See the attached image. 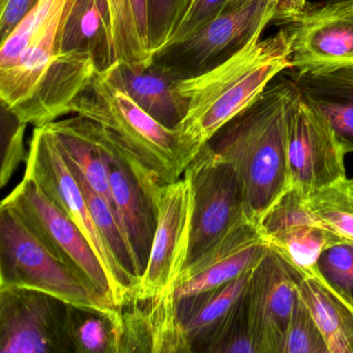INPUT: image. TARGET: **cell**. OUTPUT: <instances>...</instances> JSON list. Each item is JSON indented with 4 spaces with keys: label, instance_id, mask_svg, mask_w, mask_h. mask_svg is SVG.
Masks as SVG:
<instances>
[{
    "label": "cell",
    "instance_id": "d4e9b609",
    "mask_svg": "<svg viewBox=\"0 0 353 353\" xmlns=\"http://www.w3.org/2000/svg\"><path fill=\"white\" fill-rule=\"evenodd\" d=\"M121 310L101 311L70 305L75 353H119Z\"/></svg>",
    "mask_w": 353,
    "mask_h": 353
},
{
    "label": "cell",
    "instance_id": "484cf974",
    "mask_svg": "<svg viewBox=\"0 0 353 353\" xmlns=\"http://www.w3.org/2000/svg\"><path fill=\"white\" fill-rule=\"evenodd\" d=\"M310 214L326 230L353 243V179H340L305 196Z\"/></svg>",
    "mask_w": 353,
    "mask_h": 353
},
{
    "label": "cell",
    "instance_id": "2e32d148",
    "mask_svg": "<svg viewBox=\"0 0 353 353\" xmlns=\"http://www.w3.org/2000/svg\"><path fill=\"white\" fill-rule=\"evenodd\" d=\"M245 294L258 353H283L299 290L288 266L270 247L252 268Z\"/></svg>",
    "mask_w": 353,
    "mask_h": 353
},
{
    "label": "cell",
    "instance_id": "ba28073f",
    "mask_svg": "<svg viewBox=\"0 0 353 353\" xmlns=\"http://www.w3.org/2000/svg\"><path fill=\"white\" fill-rule=\"evenodd\" d=\"M185 173L191 179L194 192L189 264L234 225L250 216L239 172L210 144L202 146Z\"/></svg>",
    "mask_w": 353,
    "mask_h": 353
},
{
    "label": "cell",
    "instance_id": "9a60e30c",
    "mask_svg": "<svg viewBox=\"0 0 353 353\" xmlns=\"http://www.w3.org/2000/svg\"><path fill=\"white\" fill-rule=\"evenodd\" d=\"M257 224L268 247L289 268L316 280L322 252L345 241L315 220L305 208V195L294 187L286 190Z\"/></svg>",
    "mask_w": 353,
    "mask_h": 353
},
{
    "label": "cell",
    "instance_id": "836d02e7",
    "mask_svg": "<svg viewBox=\"0 0 353 353\" xmlns=\"http://www.w3.org/2000/svg\"><path fill=\"white\" fill-rule=\"evenodd\" d=\"M38 3L39 0H7V3L0 7L1 43L14 32Z\"/></svg>",
    "mask_w": 353,
    "mask_h": 353
},
{
    "label": "cell",
    "instance_id": "e575fe53",
    "mask_svg": "<svg viewBox=\"0 0 353 353\" xmlns=\"http://www.w3.org/2000/svg\"><path fill=\"white\" fill-rule=\"evenodd\" d=\"M307 0H276L272 23L290 26L301 19L307 9Z\"/></svg>",
    "mask_w": 353,
    "mask_h": 353
},
{
    "label": "cell",
    "instance_id": "d6a6232c",
    "mask_svg": "<svg viewBox=\"0 0 353 353\" xmlns=\"http://www.w3.org/2000/svg\"><path fill=\"white\" fill-rule=\"evenodd\" d=\"M28 125L18 123L13 131L10 132L7 139L3 140V165H1V187L10 181L16 168L22 161L26 160V146H24V136H26Z\"/></svg>",
    "mask_w": 353,
    "mask_h": 353
},
{
    "label": "cell",
    "instance_id": "4fadbf2b",
    "mask_svg": "<svg viewBox=\"0 0 353 353\" xmlns=\"http://www.w3.org/2000/svg\"><path fill=\"white\" fill-rule=\"evenodd\" d=\"M345 156L332 128L299 92L287 119V163L291 187L307 196L345 179Z\"/></svg>",
    "mask_w": 353,
    "mask_h": 353
},
{
    "label": "cell",
    "instance_id": "cb8c5ba5",
    "mask_svg": "<svg viewBox=\"0 0 353 353\" xmlns=\"http://www.w3.org/2000/svg\"><path fill=\"white\" fill-rule=\"evenodd\" d=\"M63 156L77 167L82 176L117 214L109 185L106 165L90 134L85 117L76 115L44 125Z\"/></svg>",
    "mask_w": 353,
    "mask_h": 353
},
{
    "label": "cell",
    "instance_id": "8992f818",
    "mask_svg": "<svg viewBox=\"0 0 353 353\" xmlns=\"http://www.w3.org/2000/svg\"><path fill=\"white\" fill-rule=\"evenodd\" d=\"M73 0H39L1 43L0 98L15 115L30 100L59 53V32Z\"/></svg>",
    "mask_w": 353,
    "mask_h": 353
},
{
    "label": "cell",
    "instance_id": "ffe728a7",
    "mask_svg": "<svg viewBox=\"0 0 353 353\" xmlns=\"http://www.w3.org/2000/svg\"><path fill=\"white\" fill-rule=\"evenodd\" d=\"M301 98L330 125L345 154L353 152V69L328 74H299L291 70Z\"/></svg>",
    "mask_w": 353,
    "mask_h": 353
},
{
    "label": "cell",
    "instance_id": "44dd1931",
    "mask_svg": "<svg viewBox=\"0 0 353 353\" xmlns=\"http://www.w3.org/2000/svg\"><path fill=\"white\" fill-rule=\"evenodd\" d=\"M59 52L90 53L100 72L114 63L107 0H73L59 32Z\"/></svg>",
    "mask_w": 353,
    "mask_h": 353
},
{
    "label": "cell",
    "instance_id": "7a4b0ae2",
    "mask_svg": "<svg viewBox=\"0 0 353 353\" xmlns=\"http://www.w3.org/2000/svg\"><path fill=\"white\" fill-rule=\"evenodd\" d=\"M291 34L287 26L253 41L243 50L200 75L179 79L177 90L188 111L177 130L201 148L250 106L285 70L290 69Z\"/></svg>",
    "mask_w": 353,
    "mask_h": 353
},
{
    "label": "cell",
    "instance_id": "30bf717a",
    "mask_svg": "<svg viewBox=\"0 0 353 353\" xmlns=\"http://www.w3.org/2000/svg\"><path fill=\"white\" fill-rule=\"evenodd\" d=\"M0 352L75 353L70 303L32 289L0 288Z\"/></svg>",
    "mask_w": 353,
    "mask_h": 353
},
{
    "label": "cell",
    "instance_id": "277c9868",
    "mask_svg": "<svg viewBox=\"0 0 353 353\" xmlns=\"http://www.w3.org/2000/svg\"><path fill=\"white\" fill-rule=\"evenodd\" d=\"M0 288L32 289L76 307L111 311L117 305L57 257L7 204L0 206Z\"/></svg>",
    "mask_w": 353,
    "mask_h": 353
},
{
    "label": "cell",
    "instance_id": "f1b7e54d",
    "mask_svg": "<svg viewBox=\"0 0 353 353\" xmlns=\"http://www.w3.org/2000/svg\"><path fill=\"white\" fill-rule=\"evenodd\" d=\"M318 280L353 309V243L326 248L317 263Z\"/></svg>",
    "mask_w": 353,
    "mask_h": 353
},
{
    "label": "cell",
    "instance_id": "f546056e",
    "mask_svg": "<svg viewBox=\"0 0 353 353\" xmlns=\"http://www.w3.org/2000/svg\"><path fill=\"white\" fill-rule=\"evenodd\" d=\"M283 353H330L315 318L299 293L289 320Z\"/></svg>",
    "mask_w": 353,
    "mask_h": 353
},
{
    "label": "cell",
    "instance_id": "7402d4cb",
    "mask_svg": "<svg viewBox=\"0 0 353 353\" xmlns=\"http://www.w3.org/2000/svg\"><path fill=\"white\" fill-rule=\"evenodd\" d=\"M250 274L251 270L218 288L177 299L192 352H206L229 312L247 289Z\"/></svg>",
    "mask_w": 353,
    "mask_h": 353
},
{
    "label": "cell",
    "instance_id": "4316f807",
    "mask_svg": "<svg viewBox=\"0 0 353 353\" xmlns=\"http://www.w3.org/2000/svg\"><path fill=\"white\" fill-rule=\"evenodd\" d=\"M245 290L229 312L205 353H258Z\"/></svg>",
    "mask_w": 353,
    "mask_h": 353
},
{
    "label": "cell",
    "instance_id": "5bb4252c",
    "mask_svg": "<svg viewBox=\"0 0 353 353\" xmlns=\"http://www.w3.org/2000/svg\"><path fill=\"white\" fill-rule=\"evenodd\" d=\"M291 34L290 70L328 74L353 69V1L307 6Z\"/></svg>",
    "mask_w": 353,
    "mask_h": 353
},
{
    "label": "cell",
    "instance_id": "d590c367",
    "mask_svg": "<svg viewBox=\"0 0 353 353\" xmlns=\"http://www.w3.org/2000/svg\"><path fill=\"white\" fill-rule=\"evenodd\" d=\"M130 3L140 40L146 50L152 55L148 30V0H130Z\"/></svg>",
    "mask_w": 353,
    "mask_h": 353
},
{
    "label": "cell",
    "instance_id": "52a82bcc",
    "mask_svg": "<svg viewBox=\"0 0 353 353\" xmlns=\"http://www.w3.org/2000/svg\"><path fill=\"white\" fill-rule=\"evenodd\" d=\"M276 0H232L193 36L154 55L152 61L179 79L200 75L261 38L272 22Z\"/></svg>",
    "mask_w": 353,
    "mask_h": 353
},
{
    "label": "cell",
    "instance_id": "1f68e13d",
    "mask_svg": "<svg viewBox=\"0 0 353 353\" xmlns=\"http://www.w3.org/2000/svg\"><path fill=\"white\" fill-rule=\"evenodd\" d=\"M231 1L232 0H190L183 17L161 51L179 44L193 36L206 24L216 19Z\"/></svg>",
    "mask_w": 353,
    "mask_h": 353
},
{
    "label": "cell",
    "instance_id": "e0dca14e",
    "mask_svg": "<svg viewBox=\"0 0 353 353\" xmlns=\"http://www.w3.org/2000/svg\"><path fill=\"white\" fill-rule=\"evenodd\" d=\"M268 249L259 227L243 219L188 264L175 289L177 299L218 288L251 270Z\"/></svg>",
    "mask_w": 353,
    "mask_h": 353
},
{
    "label": "cell",
    "instance_id": "8fae6325",
    "mask_svg": "<svg viewBox=\"0 0 353 353\" xmlns=\"http://www.w3.org/2000/svg\"><path fill=\"white\" fill-rule=\"evenodd\" d=\"M3 203L15 210L53 254L78 270L114 303L108 276L88 239L34 179L24 174Z\"/></svg>",
    "mask_w": 353,
    "mask_h": 353
},
{
    "label": "cell",
    "instance_id": "ac0fdd59",
    "mask_svg": "<svg viewBox=\"0 0 353 353\" xmlns=\"http://www.w3.org/2000/svg\"><path fill=\"white\" fill-rule=\"evenodd\" d=\"M119 310V353L192 352L175 291L148 299L132 297Z\"/></svg>",
    "mask_w": 353,
    "mask_h": 353
},
{
    "label": "cell",
    "instance_id": "d6986e66",
    "mask_svg": "<svg viewBox=\"0 0 353 353\" xmlns=\"http://www.w3.org/2000/svg\"><path fill=\"white\" fill-rule=\"evenodd\" d=\"M102 72L165 127L177 129L185 119L188 101L177 90L179 78L166 68L154 61L140 63L115 61Z\"/></svg>",
    "mask_w": 353,
    "mask_h": 353
},
{
    "label": "cell",
    "instance_id": "3957f363",
    "mask_svg": "<svg viewBox=\"0 0 353 353\" xmlns=\"http://www.w3.org/2000/svg\"><path fill=\"white\" fill-rule=\"evenodd\" d=\"M71 113L104 128L138 174L154 187L181 179L201 150L179 130L169 129L148 114L104 72H98L90 88L74 101Z\"/></svg>",
    "mask_w": 353,
    "mask_h": 353
},
{
    "label": "cell",
    "instance_id": "5b68a950",
    "mask_svg": "<svg viewBox=\"0 0 353 353\" xmlns=\"http://www.w3.org/2000/svg\"><path fill=\"white\" fill-rule=\"evenodd\" d=\"M26 175L34 179L45 195L83 233L106 272L114 305L123 307L133 296L138 283L121 268L111 253L94 223L79 183L45 125L36 127L32 132Z\"/></svg>",
    "mask_w": 353,
    "mask_h": 353
},
{
    "label": "cell",
    "instance_id": "7c38bea8",
    "mask_svg": "<svg viewBox=\"0 0 353 353\" xmlns=\"http://www.w3.org/2000/svg\"><path fill=\"white\" fill-rule=\"evenodd\" d=\"M86 121L106 165L113 203L142 276L156 232L157 190L138 174L125 150L104 128L90 119Z\"/></svg>",
    "mask_w": 353,
    "mask_h": 353
},
{
    "label": "cell",
    "instance_id": "9c48e42d",
    "mask_svg": "<svg viewBox=\"0 0 353 353\" xmlns=\"http://www.w3.org/2000/svg\"><path fill=\"white\" fill-rule=\"evenodd\" d=\"M157 228L150 259L133 296L148 299L175 291L188 264L194 192L187 173L183 179L160 187L154 197Z\"/></svg>",
    "mask_w": 353,
    "mask_h": 353
},
{
    "label": "cell",
    "instance_id": "8d00e7d4",
    "mask_svg": "<svg viewBox=\"0 0 353 353\" xmlns=\"http://www.w3.org/2000/svg\"><path fill=\"white\" fill-rule=\"evenodd\" d=\"M322 1H332V3H338V1H353V0H322Z\"/></svg>",
    "mask_w": 353,
    "mask_h": 353
},
{
    "label": "cell",
    "instance_id": "6da1fadb",
    "mask_svg": "<svg viewBox=\"0 0 353 353\" xmlns=\"http://www.w3.org/2000/svg\"><path fill=\"white\" fill-rule=\"evenodd\" d=\"M299 90L288 74L274 78L257 99L210 141L241 177L248 214L258 223L288 190L287 119Z\"/></svg>",
    "mask_w": 353,
    "mask_h": 353
},
{
    "label": "cell",
    "instance_id": "603a6c76",
    "mask_svg": "<svg viewBox=\"0 0 353 353\" xmlns=\"http://www.w3.org/2000/svg\"><path fill=\"white\" fill-rule=\"evenodd\" d=\"M289 270L301 299L321 330L328 352L353 353L352 307L319 280L303 276L293 268Z\"/></svg>",
    "mask_w": 353,
    "mask_h": 353
},
{
    "label": "cell",
    "instance_id": "74e56055",
    "mask_svg": "<svg viewBox=\"0 0 353 353\" xmlns=\"http://www.w3.org/2000/svg\"><path fill=\"white\" fill-rule=\"evenodd\" d=\"M6 3H7V0H0V7L5 5Z\"/></svg>",
    "mask_w": 353,
    "mask_h": 353
},
{
    "label": "cell",
    "instance_id": "4dcf8cb0",
    "mask_svg": "<svg viewBox=\"0 0 353 353\" xmlns=\"http://www.w3.org/2000/svg\"><path fill=\"white\" fill-rule=\"evenodd\" d=\"M190 0H148V30L154 55L164 48Z\"/></svg>",
    "mask_w": 353,
    "mask_h": 353
},
{
    "label": "cell",
    "instance_id": "83f0119b",
    "mask_svg": "<svg viewBox=\"0 0 353 353\" xmlns=\"http://www.w3.org/2000/svg\"><path fill=\"white\" fill-rule=\"evenodd\" d=\"M112 30L114 61L152 63V55L142 44L130 0H107Z\"/></svg>",
    "mask_w": 353,
    "mask_h": 353
}]
</instances>
